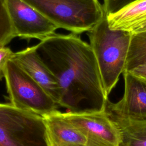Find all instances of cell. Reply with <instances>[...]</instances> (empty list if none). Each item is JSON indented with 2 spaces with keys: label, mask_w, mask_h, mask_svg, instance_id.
I'll list each match as a JSON object with an SVG mask.
<instances>
[{
  "label": "cell",
  "mask_w": 146,
  "mask_h": 146,
  "mask_svg": "<svg viewBox=\"0 0 146 146\" xmlns=\"http://www.w3.org/2000/svg\"><path fill=\"white\" fill-rule=\"evenodd\" d=\"M146 31V19L135 25L130 30L131 34H136Z\"/></svg>",
  "instance_id": "obj_18"
},
{
  "label": "cell",
  "mask_w": 146,
  "mask_h": 146,
  "mask_svg": "<svg viewBox=\"0 0 146 146\" xmlns=\"http://www.w3.org/2000/svg\"><path fill=\"white\" fill-rule=\"evenodd\" d=\"M85 136L87 146H119V130L107 110L62 112Z\"/></svg>",
  "instance_id": "obj_6"
},
{
  "label": "cell",
  "mask_w": 146,
  "mask_h": 146,
  "mask_svg": "<svg viewBox=\"0 0 146 146\" xmlns=\"http://www.w3.org/2000/svg\"><path fill=\"white\" fill-rule=\"evenodd\" d=\"M14 52L10 48L4 47L0 48V80L4 78V70L7 62L11 59Z\"/></svg>",
  "instance_id": "obj_16"
},
{
  "label": "cell",
  "mask_w": 146,
  "mask_h": 146,
  "mask_svg": "<svg viewBox=\"0 0 146 146\" xmlns=\"http://www.w3.org/2000/svg\"><path fill=\"white\" fill-rule=\"evenodd\" d=\"M74 146H77V145H74Z\"/></svg>",
  "instance_id": "obj_19"
},
{
  "label": "cell",
  "mask_w": 146,
  "mask_h": 146,
  "mask_svg": "<svg viewBox=\"0 0 146 146\" xmlns=\"http://www.w3.org/2000/svg\"><path fill=\"white\" fill-rule=\"evenodd\" d=\"M124 92L116 103L107 100L106 110L112 116L128 120L146 119V83L123 72Z\"/></svg>",
  "instance_id": "obj_8"
},
{
  "label": "cell",
  "mask_w": 146,
  "mask_h": 146,
  "mask_svg": "<svg viewBox=\"0 0 146 146\" xmlns=\"http://www.w3.org/2000/svg\"><path fill=\"white\" fill-rule=\"evenodd\" d=\"M35 46L58 80L59 106L72 112L106 110L108 96L90 44L78 34L55 33Z\"/></svg>",
  "instance_id": "obj_1"
},
{
  "label": "cell",
  "mask_w": 146,
  "mask_h": 146,
  "mask_svg": "<svg viewBox=\"0 0 146 146\" xmlns=\"http://www.w3.org/2000/svg\"><path fill=\"white\" fill-rule=\"evenodd\" d=\"M107 17L111 29L129 31L135 25L146 19V0L134 1Z\"/></svg>",
  "instance_id": "obj_11"
},
{
  "label": "cell",
  "mask_w": 146,
  "mask_h": 146,
  "mask_svg": "<svg viewBox=\"0 0 146 146\" xmlns=\"http://www.w3.org/2000/svg\"><path fill=\"white\" fill-rule=\"evenodd\" d=\"M88 36L108 96L124 71L132 34L111 29L105 13L103 19L88 32Z\"/></svg>",
  "instance_id": "obj_2"
},
{
  "label": "cell",
  "mask_w": 146,
  "mask_h": 146,
  "mask_svg": "<svg viewBox=\"0 0 146 146\" xmlns=\"http://www.w3.org/2000/svg\"><path fill=\"white\" fill-rule=\"evenodd\" d=\"M4 78L13 106L42 116L58 110L59 106L51 97L12 59L5 66Z\"/></svg>",
  "instance_id": "obj_5"
},
{
  "label": "cell",
  "mask_w": 146,
  "mask_h": 146,
  "mask_svg": "<svg viewBox=\"0 0 146 146\" xmlns=\"http://www.w3.org/2000/svg\"><path fill=\"white\" fill-rule=\"evenodd\" d=\"M12 59L37 82L59 106L60 90L58 80L39 57L35 46L14 52Z\"/></svg>",
  "instance_id": "obj_9"
},
{
  "label": "cell",
  "mask_w": 146,
  "mask_h": 146,
  "mask_svg": "<svg viewBox=\"0 0 146 146\" xmlns=\"http://www.w3.org/2000/svg\"><path fill=\"white\" fill-rule=\"evenodd\" d=\"M125 72H129L140 80L146 83V62L141 63Z\"/></svg>",
  "instance_id": "obj_17"
},
{
  "label": "cell",
  "mask_w": 146,
  "mask_h": 146,
  "mask_svg": "<svg viewBox=\"0 0 146 146\" xmlns=\"http://www.w3.org/2000/svg\"><path fill=\"white\" fill-rule=\"evenodd\" d=\"M43 117L49 146H87L85 136L62 112L57 110Z\"/></svg>",
  "instance_id": "obj_10"
},
{
  "label": "cell",
  "mask_w": 146,
  "mask_h": 146,
  "mask_svg": "<svg viewBox=\"0 0 146 146\" xmlns=\"http://www.w3.org/2000/svg\"><path fill=\"white\" fill-rule=\"evenodd\" d=\"M59 29L80 34L91 30L105 12L98 0H23Z\"/></svg>",
  "instance_id": "obj_3"
},
{
  "label": "cell",
  "mask_w": 146,
  "mask_h": 146,
  "mask_svg": "<svg viewBox=\"0 0 146 146\" xmlns=\"http://www.w3.org/2000/svg\"><path fill=\"white\" fill-rule=\"evenodd\" d=\"M137 0H103V7L107 15L113 14Z\"/></svg>",
  "instance_id": "obj_15"
},
{
  "label": "cell",
  "mask_w": 146,
  "mask_h": 146,
  "mask_svg": "<svg viewBox=\"0 0 146 146\" xmlns=\"http://www.w3.org/2000/svg\"><path fill=\"white\" fill-rule=\"evenodd\" d=\"M145 62H146V31L132 34L124 72L128 71Z\"/></svg>",
  "instance_id": "obj_13"
},
{
  "label": "cell",
  "mask_w": 146,
  "mask_h": 146,
  "mask_svg": "<svg viewBox=\"0 0 146 146\" xmlns=\"http://www.w3.org/2000/svg\"><path fill=\"white\" fill-rule=\"evenodd\" d=\"M6 5L16 37L41 40L59 29L23 0H6Z\"/></svg>",
  "instance_id": "obj_7"
},
{
  "label": "cell",
  "mask_w": 146,
  "mask_h": 146,
  "mask_svg": "<svg viewBox=\"0 0 146 146\" xmlns=\"http://www.w3.org/2000/svg\"><path fill=\"white\" fill-rule=\"evenodd\" d=\"M108 115L120 133L119 146H146V119L128 120Z\"/></svg>",
  "instance_id": "obj_12"
},
{
  "label": "cell",
  "mask_w": 146,
  "mask_h": 146,
  "mask_svg": "<svg viewBox=\"0 0 146 146\" xmlns=\"http://www.w3.org/2000/svg\"><path fill=\"white\" fill-rule=\"evenodd\" d=\"M0 146H49L43 116L0 103Z\"/></svg>",
  "instance_id": "obj_4"
},
{
  "label": "cell",
  "mask_w": 146,
  "mask_h": 146,
  "mask_svg": "<svg viewBox=\"0 0 146 146\" xmlns=\"http://www.w3.org/2000/svg\"><path fill=\"white\" fill-rule=\"evenodd\" d=\"M15 37L6 0H0V48L6 47Z\"/></svg>",
  "instance_id": "obj_14"
}]
</instances>
